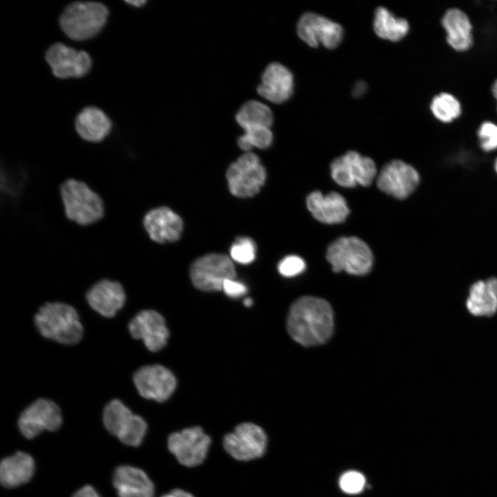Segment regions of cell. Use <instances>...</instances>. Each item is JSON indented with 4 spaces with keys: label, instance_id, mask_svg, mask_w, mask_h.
I'll use <instances>...</instances> for the list:
<instances>
[{
    "label": "cell",
    "instance_id": "cell-40",
    "mask_svg": "<svg viewBox=\"0 0 497 497\" xmlns=\"http://www.w3.org/2000/svg\"><path fill=\"white\" fill-rule=\"evenodd\" d=\"M491 91L494 97L497 101V79L494 81L491 86Z\"/></svg>",
    "mask_w": 497,
    "mask_h": 497
},
{
    "label": "cell",
    "instance_id": "cell-7",
    "mask_svg": "<svg viewBox=\"0 0 497 497\" xmlns=\"http://www.w3.org/2000/svg\"><path fill=\"white\" fill-rule=\"evenodd\" d=\"M226 179L233 195L240 197H253L263 186L266 170L259 157L247 152L229 166Z\"/></svg>",
    "mask_w": 497,
    "mask_h": 497
},
{
    "label": "cell",
    "instance_id": "cell-14",
    "mask_svg": "<svg viewBox=\"0 0 497 497\" xmlns=\"http://www.w3.org/2000/svg\"><path fill=\"white\" fill-rule=\"evenodd\" d=\"M420 176L411 165L398 159L384 165L377 177V186L384 193L399 199L410 195L418 186Z\"/></svg>",
    "mask_w": 497,
    "mask_h": 497
},
{
    "label": "cell",
    "instance_id": "cell-23",
    "mask_svg": "<svg viewBox=\"0 0 497 497\" xmlns=\"http://www.w3.org/2000/svg\"><path fill=\"white\" fill-rule=\"evenodd\" d=\"M441 23L447 32V41L452 48L462 52L471 47L472 26L463 11L456 8L448 9L442 18Z\"/></svg>",
    "mask_w": 497,
    "mask_h": 497
},
{
    "label": "cell",
    "instance_id": "cell-2",
    "mask_svg": "<svg viewBox=\"0 0 497 497\" xmlns=\"http://www.w3.org/2000/svg\"><path fill=\"white\" fill-rule=\"evenodd\" d=\"M35 323L45 338L67 345L77 344L83 336V326L76 310L62 302H50L35 314Z\"/></svg>",
    "mask_w": 497,
    "mask_h": 497
},
{
    "label": "cell",
    "instance_id": "cell-5",
    "mask_svg": "<svg viewBox=\"0 0 497 497\" xmlns=\"http://www.w3.org/2000/svg\"><path fill=\"white\" fill-rule=\"evenodd\" d=\"M327 259L333 271L362 275L369 273L373 257L368 245L357 237H342L328 247Z\"/></svg>",
    "mask_w": 497,
    "mask_h": 497
},
{
    "label": "cell",
    "instance_id": "cell-6",
    "mask_svg": "<svg viewBox=\"0 0 497 497\" xmlns=\"http://www.w3.org/2000/svg\"><path fill=\"white\" fill-rule=\"evenodd\" d=\"M103 422L106 429L129 446H139L146 434L147 424L119 400L113 399L105 407Z\"/></svg>",
    "mask_w": 497,
    "mask_h": 497
},
{
    "label": "cell",
    "instance_id": "cell-27",
    "mask_svg": "<svg viewBox=\"0 0 497 497\" xmlns=\"http://www.w3.org/2000/svg\"><path fill=\"white\" fill-rule=\"evenodd\" d=\"M373 29L380 38L398 41L407 34L409 26L405 19L397 17L386 8L380 6L375 11Z\"/></svg>",
    "mask_w": 497,
    "mask_h": 497
},
{
    "label": "cell",
    "instance_id": "cell-10",
    "mask_svg": "<svg viewBox=\"0 0 497 497\" xmlns=\"http://www.w3.org/2000/svg\"><path fill=\"white\" fill-rule=\"evenodd\" d=\"M330 167L333 179L345 188H352L357 184L368 186L377 173L373 159L354 150L348 151L334 159Z\"/></svg>",
    "mask_w": 497,
    "mask_h": 497
},
{
    "label": "cell",
    "instance_id": "cell-31",
    "mask_svg": "<svg viewBox=\"0 0 497 497\" xmlns=\"http://www.w3.org/2000/svg\"><path fill=\"white\" fill-rule=\"evenodd\" d=\"M340 490L350 496L361 494L367 486L365 476L358 470L349 469L342 472L338 478Z\"/></svg>",
    "mask_w": 497,
    "mask_h": 497
},
{
    "label": "cell",
    "instance_id": "cell-16",
    "mask_svg": "<svg viewBox=\"0 0 497 497\" xmlns=\"http://www.w3.org/2000/svg\"><path fill=\"white\" fill-rule=\"evenodd\" d=\"M46 59L53 75L61 79L81 77L91 68L92 60L84 50H77L62 43L52 45L46 51Z\"/></svg>",
    "mask_w": 497,
    "mask_h": 497
},
{
    "label": "cell",
    "instance_id": "cell-42",
    "mask_svg": "<svg viewBox=\"0 0 497 497\" xmlns=\"http://www.w3.org/2000/svg\"><path fill=\"white\" fill-rule=\"evenodd\" d=\"M495 168L497 172V159L496 160V163H495Z\"/></svg>",
    "mask_w": 497,
    "mask_h": 497
},
{
    "label": "cell",
    "instance_id": "cell-38",
    "mask_svg": "<svg viewBox=\"0 0 497 497\" xmlns=\"http://www.w3.org/2000/svg\"><path fill=\"white\" fill-rule=\"evenodd\" d=\"M366 89V84L363 81H359L354 86L353 91V95L357 97L360 96L365 92Z\"/></svg>",
    "mask_w": 497,
    "mask_h": 497
},
{
    "label": "cell",
    "instance_id": "cell-17",
    "mask_svg": "<svg viewBox=\"0 0 497 497\" xmlns=\"http://www.w3.org/2000/svg\"><path fill=\"white\" fill-rule=\"evenodd\" d=\"M128 329L134 338L142 340L146 348L153 352L162 349L169 335L164 318L152 309L137 313L130 322Z\"/></svg>",
    "mask_w": 497,
    "mask_h": 497
},
{
    "label": "cell",
    "instance_id": "cell-33",
    "mask_svg": "<svg viewBox=\"0 0 497 497\" xmlns=\"http://www.w3.org/2000/svg\"><path fill=\"white\" fill-rule=\"evenodd\" d=\"M478 136L482 149L491 151L497 149V125L491 121H484L478 130Z\"/></svg>",
    "mask_w": 497,
    "mask_h": 497
},
{
    "label": "cell",
    "instance_id": "cell-9",
    "mask_svg": "<svg viewBox=\"0 0 497 497\" xmlns=\"http://www.w3.org/2000/svg\"><path fill=\"white\" fill-rule=\"evenodd\" d=\"M267 436L258 425L251 422L238 425L223 439L226 451L237 460L248 461L260 458L267 447Z\"/></svg>",
    "mask_w": 497,
    "mask_h": 497
},
{
    "label": "cell",
    "instance_id": "cell-34",
    "mask_svg": "<svg viewBox=\"0 0 497 497\" xmlns=\"http://www.w3.org/2000/svg\"><path fill=\"white\" fill-rule=\"evenodd\" d=\"M306 264L302 258L298 255H291L284 257L278 264L277 269L284 277H294L302 273Z\"/></svg>",
    "mask_w": 497,
    "mask_h": 497
},
{
    "label": "cell",
    "instance_id": "cell-24",
    "mask_svg": "<svg viewBox=\"0 0 497 497\" xmlns=\"http://www.w3.org/2000/svg\"><path fill=\"white\" fill-rule=\"evenodd\" d=\"M466 307L475 316L494 315L497 312V278L474 282L469 289Z\"/></svg>",
    "mask_w": 497,
    "mask_h": 497
},
{
    "label": "cell",
    "instance_id": "cell-1",
    "mask_svg": "<svg viewBox=\"0 0 497 497\" xmlns=\"http://www.w3.org/2000/svg\"><path fill=\"white\" fill-rule=\"evenodd\" d=\"M333 329V313L324 300L305 296L291 306L287 318L289 333L303 346L325 342Z\"/></svg>",
    "mask_w": 497,
    "mask_h": 497
},
{
    "label": "cell",
    "instance_id": "cell-13",
    "mask_svg": "<svg viewBox=\"0 0 497 497\" xmlns=\"http://www.w3.org/2000/svg\"><path fill=\"white\" fill-rule=\"evenodd\" d=\"M59 407L52 400L39 398L30 405L21 414L18 425L21 433L31 439L44 430L56 431L61 425Z\"/></svg>",
    "mask_w": 497,
    "mask_h": 497
},
{
    "label": "cell",
    "instance_id": "cell-18",
    "mask_svg": "<svg viewBox=\"0 0 497 497\" xmlns=\"http://www.w3.org/2000/svg\"><path fill=\"white\" fill-rule=\"evenodd\" d=\"M293 90V76L284 65L278 62L269 64L262 75L257 87V93L265 99L275 104L290 98Z\"/></svg>",
    "mask_w": 497,
    "mask_h": 497
},
{
    "label": "cell",
    "instance_id": "cell-39",
    "mask_svg": "<svg viewBox=\"0 0 497 497\" xmlns=\"http://www.w3.org/2000/svg\"><path fill=\"white\" fill-rule=\"evenodd\" d=\"M126 2L128 3H129V4H131V5H133V6H137V7H139V6H143V5L146 3V1H144V0H136V1H135V0H134V1H126Z\"/></svg>",
    "mask_w": 497,
    "mask_h": 497
},
{
    "label": "cell",
    "instance_id": "cell-26",
    "mask_svg": "<svg viewBox=\"0 0 497 497\" xmlns=\"http://www.w3.org/2000/svg\"><path fill=\"white\" fill-rule=\"evenodd\" d=\"M35 471L32 457L23 452L5 458L0 465V480L1 485L8 488L18 487L28 482Z\"/></svg>",
    "mask_w": 497,
    "mask_h": 497
},
{
    "label": "cell",
    "instance_id": "cell-29",
    "mask_svg": "<svg viewBox=\"0 0 497 497\" xmlns=\"http://www.w3.org/2000/svg\"><path fill=\"white\" fill-rule=\"evenodd\" d=\"M430 108L433 116L444 123L453 121L461 113L459 101L448 92H441L436 95L432 99Z\"/></svg>",
    "mask_w": 497,
    "mask_h": 497
},
{
    "label": "cell",
    "instance_id": "cell-19",
    "mask_svg": "<svg viewBox=\"0 0 497 497\" xmlns=\"http://www.w3.org/2000/svg\"><path fill=\"white\" fill-rule=\"evenodd\" d=\"M144 225L150 237L158 243L177 240L183 230L182 218L166 206L148 211L144 217Z\"/></svg>",
    "mask_w": 497,
    "mask_h": 497
},
{
    "label": "cell",
    "instance_id": "cell-37",
    "mask_svg": "<svg viewBox=\"0 0 497 497\" xmlns=\"http://www.w3.org/2000/svg\"><path fill=\"white\" fill-rule=\"evenodd\" d=\"M161 497H194L191 493L180 489H175Z\"/></svg>",
    "mask_w": 497,
    "mask_h": 497
},
{
    "label": "cell",
    "instance_id": "cell-12",
    "mask_svg": "<svg viewBox=\"0 0 497 497\" xmlns=\"http://www.w3.org/2000/svg\"><path fill=\"white\" fill-rule=\"evenodd\" d=\"M297 33L299 37L311 47L320 43L333 49L342 41V27L333 21L314 12H305L298 19Z\"/></svg>",
    "mask_w": 497,
    "mask_h": 497
},
{
    "label": "cell",
    "instance_id": "cell-22",
    "mask_svg": "<svg viewBox=\"0 0 497 497\" xmlns=\"http://www.w3.org/2000/svg\"><path fill=\"white\" fill-rule=\"evenodd\" d=\"M113 483L119 497H154L155 487L141 469L129 465L117 467Z\"/></svg>",
    "mask_w": 497,
    "mask_h": 497
},
{
    "label": "cell",
    "instance_id": "cell-36",
    "mask_svg": "<svg viewBox=\"0 0 497 497\" xmlns=\"http://www.w3.org/2000/svg\"><path fill=\"white\" fill-rule=\"evenodd\" d=\"M72 497H100L90 485H86L77 491Z\"/></svg>",
    "mask_w": 497,
    "mask_h": 497
},
{
    "label": "cell",
    "instance_id": "cell-20",
    "mask_svg": "<svg viewBox=\"0 0 497 497\" xmlns=\"http://www.w3.org/2000/svg\"><path fill=\"white\" fill-rule=\"evenodd\" d=\"M86 300L90 306L98 313L112 318L124 305L126 295L120 283L102 280L89 289Z\"/></svg>",
    "mask_w": 497,
    "mask_h": 497
},
{
    "label": "cell",
    "instance_id": "cell-8",
    "mask_svg": "<svg viewBox=\"0 0 497 497\" xmlns=\"http://www.w3.org/2000/svg\"><path fill=\"white\" fill-rule=\"evenodd\" d=\"M235 275L231 258L220 253H211L199 257L190 268L193 284L203 291H220L224 282L235 278Z\"/></svg>",
    "mask_w": 497,
    "mask_h": 497
},
{
    "label": "cell",
    "instance_id": "cell-15",
    "mask_svg": "<svg viewBox=\"0 0 497 497\" xmlns=\"http://www.w3.org/2000/svg\"><path fill=\"white\" fill-rule=\"evenodd\" d=\"M133 382L140 396L159 402L168 399L176 387L173 373L160 364L139 368L133 375Z\"/></svg>",
    "mask_w": 497,
    "mask_h": 497
},
{
    "label": "cell",
    "instance_id": "cell-41",
    "mask_svg": "<svg viewBox=\"0 0 497 497\" xmlns=\"http://www.w3.org/2000/svg\"><path fill=\"white\" fill-rule=\"evenodd\" d=\"M244 304L246 307H250L253 304V300L251 298H246L244 300Z\"/></svg>",
    "mask_w": 497,
    "mask_h": 497
},
{
    "label": "cell",
    "instance_id": "cell-3",
    "mask_svg": "<svg viewBox=\"0 0 497 497\" xmlns=\"http://www.w3.org/2000/svg\"><path fill=\"white\" fill-rule=\"evenodd\" d=\"M108 16V8L100 2L75 1L66 7L59 18V24L68 37L83 41L98 34Z\"/></svg>",
    "mask_w": 497,
    "mask_h": 497
},
{
    "label": "cell",
    "instance_id": "cell-35",
    "mask_svg": "<svg viewBox=\"0 0 497 497\" xmlns=\"http://www.w3.org/2000/svg\"><path fill=\"white\" fill-rule=\"evenodd\" d=\"M222 290L229 298H238L246 294L247 288L244 283L231 278L224 282Z\"/></svg>",
    "mask_w": 497,
    "mask_h": 497
},
{
    "label": "cell",
    "instance_id": "cell-25",
    "mask_svg": "<svg viewBox=\"0 0 497 497\" xmlns=\"http://www.w3.org/2000/svg\"><path fill=\"white\" fill-rule=\"evenodd\" d=\"M75 128L82 139L90 142H99L109 134L111 121L101 109L88 106L77 116Z\"/></svg>",
    "mask_w": 497,
    "mask_h": 497
},
{
    "label": "cell",
    "instance_id": "cell-4",
    "mask_svg": "<svg viewBox=\"0 0 497 497\" xmlns=\"http://www.w3.org/2000/svg\"><path fill=\"white\" fill-rule=\"evenodd\" d=\"M61 195L66 215L70 220L88 225L102 217V200L85 183L69 179L61 184Z\"/></svg>",
    "mask_w": 497,
    "mask_h": 497
},
{
    "label": "cell",
    "instance_id": "cell-21",
    "mask_svg": "<svg viewBox=\"0 0 497 497\" xmlns=\"http://www.w3.org/2000/svg\"><path fill=\"white\" fill-rule=\"evenodd\" d=\"M306 206L317 220L328 224L343 222L349 213L346 199L337 192L323 195L313 191L306 198Z\"/></svg>",
    "mask_w": 497,
    "mask_h": 497
},
{
    "label": "cell",
    "instance_id": "cell-30",
    "mask_svg": "<svg viewBox=\"0 0 497 497\" xmlns=\"http://www.w3.org/2000/svg\"><path fill=\"white\" fill-rule=\"evenodd\" d=\"M243 130L244 133L237 139V144L246 153L250 152L253 147L267 148L272 144L273 136L271 128L251 126Z\"/></svg>",
    "mask_w": 497,
    "mask_h": 497
},
{
    "label": "cell",
    "instance_id": "cell-11",
    "mask_svg": "<svg viewBox=\"0 0 497 497\" xmlns=\"http://www.w3.org/2000/svg\"><path fill=\"white\" fill-rule=\"evenodd\" d=\"M211 442L209 436L196 426L171 433L168 438V448L180 464L191 467L203 462Z\"/></svg>",
    "mask_w": 497,
    "mask_h": 497
},
{
    "label": "cell",
    "instance_id": "cell-28",
    "mask_svg": "<svg viewBox=\"0 0 497 497\" xmlns=\"http://www.w3.org/2000/svg\"><path fill=\"white\" fill-rule=\"evenodd\" d=\"M235 119L242 129L251 126L271 128L273 122V115L271 108L265 104L257 100H250L240 107Z\"/></svg>",
    "mask_w": 497,
    "mask_h": 497
},
{
    "label": "cell",
    "instance_id": "cell-32",
    "mask_svg": "<svg viewBox=\"0 0 497 497\" xmlns=\"http://www.w3.org/2000/svg\"><path fill=\"white\" fill-rule=\"evenodd\" d=\"M255 243L247 237L237 238L230 248L231 260L242 264L251 263L255 258Z\"/></svg>",
    "mask_w": 497,
    "mask_h": 497
}]
</instances>
